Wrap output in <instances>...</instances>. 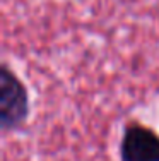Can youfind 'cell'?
Listing matches in <instances>:
<instances>
[{"mask_svg": "<svg viewBox=\"0 0 159 161\" xmlns=\"http://www.w3.org/2000/svg\"><path fill=\"white\" fill-rule=\"evenodd\" d=\"M29 117V94L26 84L9 67H0V127L12 132L26 124Z\"/></svg>", "mask_w": 159, "mask_h": 161, "instance_id": "6da1fadb", "label": "cell"}, {"mask_svg": "<svg viewBox=\"0 0 159 161\" xmlns=\"http://www.w3.org/2000/svg\"><path fill=\"white\" fill-rule=\"evenodd\" d=\"M122 161H159V134L139 122L128 124L120 141Z\"/></svg>", "mask_w": 159, "mask_h": 161, "instance_id": "7a4b0ae2", "label": "cell"}]
</instances>
